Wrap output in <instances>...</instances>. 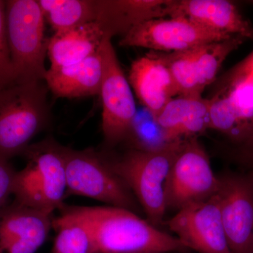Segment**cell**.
Listing matches in <instances>:
<instances>
[{
  "label": "cell",
  "instance_id": "6da1fadb",
  "mask_svg": "<svg viewBox=\"0 0 253 253\" xmlns=\"http://www.w3.org/2000/svg\"><path fill=\"white\" fill-rule=\"evenodd\" d=\"M92 228L97 253H162L188 251L172 234L136 213L113 206H75Z\"/></svg>",
  "mask_w": 253,
  "mask_h": 253
},
{
  "label": "cell",
  "instance_id": "7a4b0ae2",
  "mask_svg": "<svg viewBox=\"0 0 253 253\" xmlns=\"http://www.w3.org/2000/svg\"><path fill=\"white\" fill-rule=\"evenodd\" d=\"M182 141L154 152L129 149L121 156L103 152L113 172L134 195L147 220L158 228L166 222L165 184Z\"/></svg>",
  "mask_w": 253,
  "mask_h": 253
},
{
  "label": "cell",
  "instance_id": "3957f363",
  "mask_svg": "<svg viewBox=\"0 0 253 253\" xmlns=\"http://www.w3.org/2000/svg\"><path fill=\"white\" fill-rule=\"evenodd\" d=\"M66 151L53 138L30 145L23 153L27 165L15 175L14 201L49 214L61 209L67 194Z\"/></svg>",
  "mask_w": 253,
  "mask_h": 253
},
{
  "label": "cell",
  "instance_id": "277c9868",
  "mask_svg": "<svg viewBox=\"0 0 253 253\" xmlns=\"http://www.w3.org/2000/svg\"><path fill=\"white\" fill-rule=\"evenodd\" d=\"M43 82L14 83L0 89V159L24 153L49 122Z\"/></svg>",
  "mask_w": 253,
  "mask_h": 253
},
{
  "label": "cell",
  "instance_id": "5b68a950",
  "mask_svg": "<svg viewBox=\"0 0 253 253\" xmlns=\"http://www.w3.org/2000/svg\"><path fill=\"white\" fill-rule=\"evenodd\" d=\"M6 31L15 83L44 82L45 57L44 15L37 0H8Z\"/></svg>",
  "mask_w": 253,
  "mask_h": 253
},
{
  "label": "cell",
  "instance_id": "8992f818",
  "mask_svg": "<svg viewBox=\"0 0 253 253\" xmlns=\"http://www.w3.org/2000/svg\"><path fill=\"white\" fill-rule=\"evenodd\" d=\"M67 193L101 201L136 213L141 211L134 195L109 167L104 153L66 147Z\"/></svg>",
  "mask_w": 253,
  "mask_h": 253
},
{
  "label": "cell",
  "instance_id": "52a82bcc",
  "mask_svg": "<svg viewBox=\"0 0 253 253\" xmlns=\"http://www.w3.org/2000/svg\"><path fill=\"white\" fill-rule=\"evenodd\" d=\"M219 177L198 138L184 139L165 184L166 208L177 212L217 194Z\"/></svg>",
  "mask_w": 253,
  "mask_h": 253
},
{
  "label": "cell",
  "instance_id": "ba28073f",
  "mask_svg": "<svg viewBox=\"0 0 253 253\" xmlns=\"http://www.w3.org/2000/svg\"><path fill=\"white\" fill-rule=\"evenodd\" d=\"M211 101V129L237 146H253V79L231 69Z\"/></svg>",
  "mask_w": 253,
  "mask_h": 253
},
{
  "label": "cell",
  "instance_id": "9c48e42d",
  "mask_svg": "<svg viewBox=\"0 0 253 253\" xmlns=\"http://www.w3.org/2000/svg\"><path fill=\"white\" fill-rule=\"evenodd\" d=\"M103 78L99 95L102 102V128L105 142L116 146L123 142L135 116L136 106L129 81L125 76L112 44L106 38L100 47Z\"/></svg>",
  "mask_w": 253,
  "mask_h": 253
},
{
  "label": "cell",
  "instance_id": "30bf717a",
  "mask_svg": "<svg viewBox=\"0 0 253 253\" xmlns=\"http://www.w3.org/2000/svg\"><path fill=\"white\" fill-rule=\"evenodd\" d=\"M233 37L211 31L183 17L150 20L138 25L123 36L121 46L146 48L170 53L230 39Z\"/></svg>",
  "mask_w": 253,
  "mask_h": 253
},
{
  "label": "cell",
  "instance_id": "8fae6325",
  "mask_svg": "<svg viewBox=\"0 0 253 253\" xmlns=\"http://www.w3.org/2000/svg\"><path fill=\"white\" fill-rule=\"evenodd\" d=\"M172 235L199 253H231L226 239L217 193L190 204L166 220Z\"/></svg>",
  "mask_w": 253,
  "mask_h": 253
},
{
  "label": "cell",
  "instance_id": "7c38bea8",
  "mask_svg": "<svg viewBox=\"0 0 253 253\" xmlns=\"http://www.w3.org/2000/svg\"><path fill=\"white\" fill-rule=\"evenodd\" d=\"M219 177L217 194L231 252L253 253V181L241 171Z\"/></svg>",
  "mask_w": 253,
  "mask_h": 253
},
{
  "label": "cell",
  "instance_id": "4fadbf2b",
  "mask_svg": "<svg viewBox=\"0 0 253 253\" xmlns=\"http://www.w3.org/2000/svg\"><path fill=\"white\" fill-rule=\"evenodd\" d=\"M52 214L14 203L0 211V253H36L53 228Z\"/></svg>",
  "mask_w": 253,
  "mask_h": 253
},
{
  "label": "cell",
  "instance_id": "5bb4252c",
  "mask_svg": "<svg viewBox=\"0 0 253 253\" xmlns=\"http://www.w3.org/2000/svg\"><path fill=\"white\" fill-rule=\"evenodd\" d=\"M168 17L187 18L211 31L253 39V26L227 0H170Z\"/></svg>",
  "mask_w": 253,
  "mask_h": 253
},
{
  "label": "cell",
  "instance_id": "9a60e30c",
  "mask_svg": "<svg viewBox=\"0 0 253 253\" xmlns=\"http://www.w3.org/2000/svg\"><path fill=\"white\" fill-rule=\"evenodd\" d=\"M128 81L141 106L156 118L171 100L179 95L167 63L157 51L133 61Z\"/></svg>",
  "mask_w": 253,
  "mask_h": 253
},
{
  "label": "cell",
  "instance_id": "2e32d148",
  "mask_svg": "<svg viewBox=\"0 0 253 253\" xmlns=\"http://www.w3.org/2000/svg\"><path fill=\"white\" fill-rule=\"evenodd\" d=\"M170 0H97L96 21L107 38L124 36L150 20L168 17Z\"/></svg>",
  "mask_w": 253,
  "mask_h": 253
},
{
  "label": "cell",
  "instance_id": "e0dca14e",
  "mask_svg": "<svg viewBox=\"0 0 253 253\" xmlns=\"http://www.w3.org/2000/svg\"><path fill=\"white\" fill-rule=\"evenodd\" d=\"M211 101L202 96L179 95L157 116L171 141L198 138L211 126Z\"/></svg>",
  "mask_w": 253,
  "mask_h": 253
},
{
  "label": "cell",
  "instance_id": "ac0fdd59",
  "mask_svg": "<svg viewBox=\"0 0 253 253\" xmlns=\"http://www.w3.org/2000/svg\"><path fill=\"white\" fill-rule=\"evenodd\" d=\"M106 38L96 21L54 33L47 42L49 68L68 67L84 61L99 51Z\"/></svg>",
  "mask_w": 253,
  "mask_h": 253
},
{
  "label": "cell",
  "instance_id": "d6986e66",
  "mask_svg": "<svg viewBox=\"0 0 253 253\" xmlns=\"http://www.w3.org/2000/svg\"><path fill=\"white\" fill-rule=\"evenodd\" d=\"M103 78L100 49L96 54L73 66L46 71L44 82L56 97L72 98L99 95Z\"/></svg>",
  "mask_w": 253,
  "mask_h": 253
},
{
  "label": "cell",
  "instance_id": "ffe728a7",
  "mask_svg": "<svg viewBox=\"0 0 253 253\" xmlns=\"http://www.w3.org/2000/svg\"><path fill=\"white\" fill-rule=\"evenodd\" d=\"M53 219L56 231L54 253H97L92 228L75 206H63Z\"/></svg>",
  "mask_w": 253,
  "mask_h": 253
},
{
  "label": "cell",
  "instance_id": "44dd1931",
  "mask_svg": "<svg viewBox=\"0 0 253 253\" xmlns=\"http://www.w3.org/2000/svg\"><path fill=\"white\" fill-rule=\"evenodd\" d=\"M245 41L246 39L242 37L236 36L189 49L190 70L196 78L201 92H204L205 89L214 81L229 55Z\"/></svg>",
  "mask_w": 253,
  "mask_h": 253
},
{
  "label": "cell",
  "instance_id": "7402d4cb",
  "mask_svg": "<svg viewBox=\"0 0 253 253\" xmlns=\"http://www.w3.org/2000/svg\"><path fill=\"white\" fill-rule=\"evenodd\" d=\"M54 33L96 21L97 0H38Z\"/></svg>",
  "mask_w": 253,
  "mask_h": 253
},
{
  "label": "cell",
  "instance_id": "603a6c76",
  "mask_svg": "<svg viewBox=\"0 0 253 253\" xmlns=\"http://www.w3.org/2000/svg\"><path fill=\"white\" fill-rule=\"evenodd\" d=\"M123 142H126L129 149L154 152L165 149L175 141L169 140L157 118L141 106V109L136 108L135 116Z\"/></svg>",
  "mask_w": 253,
  "mask_h": 253
},
{
  "label": "cell",
  "instance_id": "cb8c5ba5",
  "mask_svg": "<svg viewBox=\"0 0 253 253\" xmlns=\"http://www.w3.org/2000/svg\"><path fill=\"white\" fill-rule=\"evenodd\" d=\"M14 83V69L6 31V3L0 0V89Z\"/></svg>",
  "mask_w": 253,
  "mask_h": 253
},
{
  "label": "cell",
  "instance_id": "d4e9b609",
  "mask_svg": "<svg viewBox=\"0 0 253 253\" xmlns=\"http://www.w3.org/2000/svg\"><path fill=\"white\" fill-rule=\"evenodd\" d=\"M229 161L236 164L241 172L245 173L253 181V146H237L231 145L226 151Z\"/></svg>",
  "mask_w": 253,
  "mask_h": 253
},
{
  "label": "cell",
  "instance_id": "484cf974",
  "mask_svg": "<svg viewBox=\"0 0 253 253\" xmlns=\"http://www.w3.org/2000/svg\"><path fill=\"white\" fill-rule=\"evenodd\" d=\"M16 173L9 161L0 159V211L7 206L8 199L13 195Z\"/></svg>",
  "mask_w": 253,
  "mask_h": 253
},
{
  "label": "cell",
  "instance_id": "4316f807",
  "mask_svg": "<svg viewBox=\"0 0 253 253\" xmlns=\"http://www.w3.org/2000/svg\"><path fill=\"white\" fill-rule=\"evenodd\" d=\"M232 69L240 75L253 79V51Z\"/></svg>",
  "mask_w": 253,
  "mask_h": 253
},
{
  "label": "cell",
  "instance_id": "83f0119b",
  "mask_svg": "<svg viewBox=\"0 0 253 253\" xmlns=\"http://www.w3.org/2000/svg\"><path fill=\"white\" fill-rule=\"evenodd\" d=\"M162 253L158 252H142V253Z\"/></svg>",
  "mask_w": 253,
  "mask_h": 253
},
{
  "label": "cell",
  "instance_id": "f1b7e54d",
  "mask_svg": "<svg viewBox=\"0 0 253 253\" xmlns=\"http://www.w3.org/2000/svg\"><path fill=\"white\" fill-rule=\"evenodd\" d=\"M250 2H251V4H253V1H250Z\"/></svg>",
  "mask_w": 253,
  "mask_h": 253
},
{
  "label": "cell",
  "instance_id": "f546056e",
  "mask_svg": "<svg viewBox=\"0 0 253 253\" xmlns=\"http://www.w3.org/2000/svg\"></svg>",
  "mask_w": 253,
  "mask_h": 253
}]
</instances>
